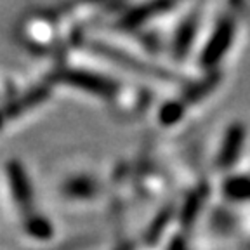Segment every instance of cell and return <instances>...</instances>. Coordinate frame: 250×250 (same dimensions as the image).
<instances>
[{
	"mask_svg": "<svg viewBox=\"0 0 250 250\" xmlns=\"http://www.w3.org/2000/svg\"><path fill=\"white\" fill-rule=\"evenodd\" d=\"M231 40H233V24L231 21L223 20L221 23L217 24L215 31L212 33L210 40H208L205 51H203V62L205 64H214L217 62L219 59L223 58L224 52L229 49Z\"/></svg>",
	"mask_w": 250,
	"mask_h": 250,
	"instance_id": "2",
	"label": "cell"
},
{
	"mask_svg": "<svg viewBox=\"0 0 250 250\" xmlns=\"http://www.w3.org/2000/svg\"><path fill=\"white\" fill-rule=\"evenodd\" d=\"M68 196H78V198H85V196H92L96 193V184L90 179H75L68 183L66 189Z\"/></svg>",
	"mask_w": 250,
	"mask_h": 250,
	"instance_id": "6",
	"label": "cell"
},
{
	"mask_svg": "<svg viewBox=\"0 0 250 250\" xmlns=\"http://www.w3.org/2000/svg\"><path fill=\"white\" fill-rule=\"evenodd\" d=\"M195 31H196V20H188L186 23L181 26L179 33H177V37H176V52L177 54H183L188 47H189L193 37H195Z\"/></svg>",
	"mask_w": 250,
	"mask_h": 250,
	"instance_id": "5",
	"label": "cell"
},
{
	"mask_svg": "<svg viewBox=\"0 0 250 250\" xmlns=\"http://www.w3.org/2000/svg\"><path fill=\"white\" fill-rule=\"evenodd\" d=\"M62 80L68 85H75L78 89H83L92 94H99V96H111L117 90L113 82H109V80L99 77V75L87 73V71H66L62 75Z\"/></svg>",
	"mask_w": 250,
	"mask_h": 250,
	"instance_id": "1",
	"label": "cell"
},
{
	"mask_svg": "<svg viewBox=\"0 0 250 250\" xmlns=\"http://www.w3.org/2000/svg\"><path fill=\"white\" fill-rule=\"evenodd\" d=\"M9 179H11L12 191L16 195V200L21 203V205H31V189L30 184L26 181L24 172L21 170V167L18 164H12L9 167Z\"/></svg>",
	"mask_w": 250,
	"mask_h": 250,
	"instance_id": "4",
	"label": "cell"
},
{
	"mask_svg": "<svg viewBox=\"0 0 250 250\" xmlns=\"http://www.w3.org/2000/svg\"><path fill=\"white\" fill-rule=\"evenodd\" d=\"M243 141H245V129L240 124H234L229 130H228L226 137H224V145L219 153V162L224 167H229L234 162L238 160L240 153L243 148Z\"/></svg>",
	"mask_w": 250,
	"mask_h": 250,
	"instance_id": "3",
	"label": "cell"
}]
</instances>
